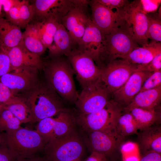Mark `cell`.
Instances as JSON below:
<instances>
[{
    "label": "cell",
    "mask_w": 161,
    "mask_h": 161,
    "mask_svg": "<svg viewBox=\"0 0 161 161\" xmlns=\"http://www.w3.org/2000/svg\"><path fill=\"white\" fill-rule=\"evenodd\" d=\"M42 70L45 80L62 99L75 104L79 96L73 79L75 72L66 57L46 59Z\"/></svg>",
    "instance_id": "obj_1"
},
{
    "label": "cell",
    "mask_w": 161,
    "mask_h": 161,
    "mask_svg": "<svg viewBox=\"0 0 161 161\" xmlns=\"http://www.w3.org/2000/svg\"><path fill=\"white\" fill-rule=\"evenodd\" d=\"M17 96L21 97L30 108L32 123L58 114L66 108L64 100L45 80L40 81L35 87Z\"/></svg>",
    "instance_id": "obj_2"
},
{
    "label": "cell",
    "mask_w": 161,
    "mask_h": 161,
    "mask_svg": "<svg viewBox=\"0 0 161 161\" xmlns=\"http://www.w3.org/2000/svg\"><path fill=\"white\" fill-rule=\"evenodd\" d=\"M4 143L15 159L38 156L46 144L43 137L36 130L21 127L10 132L0 133Z\"/></svg>",
    "instance_id": "obj_3"
},
{
    "label": "cell",
    "mask_w": 161,
    "mask_h": 161,
    "mask_svg": "<svg viewBox=\"0 0 161 161\" xmlns=\"http://www.w3.org/2000/svg\"><path fill=\"white\" fill-rule=\"evenodd\" d=\"M139 47L127 23L104 35L100 67L117 59H123Z\"/></svg>",
    "instance_id": "obj_4"
},
{
    "label": "cell",
    "mask_w": 161,
    "mask_h": 161,
    "mask_svg": "<svg viewBox=\"0 0 161 161\" xmlns=\"http://www.w3.org/2000/svg\"><path fill=\"white\" fill-rule=\"evenodd\" d=\"M44 157L48 161H72L80 159L84 151L82 140L76 131L53 137L45 145Z\"/></svg>",
    "instance_id": "obj_5"
},
{
    "label": "cell",
    "mask_w": 161,
    "mask_h": 161,
    "mask_svg": "<svg viewBox=\"0 0 161 161\" xmlns=\"http://www.w3.org/2000/svg\"><path fill=\"white\" fill-rule=\"evenodd\" d=\"M120 105L109 101L104 108L98 111L88 114L79 113L76 116L77 123L87 132L100 131L117 133L116 125L122 114Z\"/></svg>",
    "instance_id": "obj_6"
},
{
    "label": "cell",
    "mask_w": 161,
    "mask_h": 161,
    "mask_svg": "<svg viewBox=\"0 0 161 161\" xmlns=\"http://www.w3.org/2000/svg\"><path fill=\"white\" fill-rule=\"evenodd\" d=\"M65 56L83 89L101 81V69L89 55L75 47Z\"/></svg>",
    "instance_id": "obj_7"
},
{
    "label": "cell",
    "mask_w": 161,
    "mask_h": 161,
    "mask_svg": "<svg viewBox=\"0 0 161 161\" xmlns=\"http://www.w3.org/2000/svg\"><path fill=\"white\" fill-rule=\"evenodd\" d=\"M38 68L21 67L12 70L0 77L1 81L14 96L23 95L37 86L40 82Z\"/></svg>",
    "instance_id": "obj_8"
},
{
    "label": "cell",
    "mask_w": 161,
    "mask_h": 161,
    "mask_svg": "<svg viewBox=\"0 0 161 161\" xmlns=\"http://www.w3.org/2000/svg\"><path fill=\"white\" fill-rule=\"evenodd\" d=\"M100 69L101 80L112 94L123 86L133 73L140 70L139 66L121 58L114 60Z\"/></svg>",
    "instance_id": "obj_9"
},
{
    "label": "cell",
    "mask_w": 161,
    "mask_h": 161,
    "mask_svg": "<svg viewBox=\"0 0 161 161\" xmlns=\"http://www.w3.org/2000/svg\"><path fill=\"white\" fill-rule=\"evenodd\" d=\"M89 1L76 0L75 4L59 20L68 32L75 45L83 36L90 17L88 13Z\"/></svg>",
    "instance_id": "obj_10"
},
{
    "label": "cell",
    "mask_w": 161,
    "mask_h": 161,
    "mask_svg": "<svg viewBox=\"0 0 161 161\" xmlns=\"http://www.w3.org/2000/svg\"><path fill=\"white\" fill-rule=\"evenodd\" d=\"M110 94L101 80L83 88L75 104L80 114L94 112L107 104Z\"/></svg>",
    "instance_id": "obj_11"
},
{
    "label": "cell",
    "mask_w": 161,
    "mask_h": 161,
    "mask_svg": "<svg viewBox=\"0 0 161 161\" xmlns=\"http://www.w3.org/2000/svg\"><path fill=\"white\" fill-rule=\"evenodd\" d=\"M91 19L103 35L113 29L126 23L125 8L115 11L100 3L96 0L89 1Z\"/></svg>",
    "instance_id": "obj_12"
},
{
    "label": "cell",
    "mask_w": 161,
    "mask_h": 161,
    "mask_svg": "<svg viewBox=\"0 0 161 161\" xmlns=\"http://www.w3.org/2000/svg\"><path fill=\"white\" fill-rule=\"evenodd\" d=\"M125 19L135 41L141 47L147 44L148 20L140 1H134L125 8Z\"/></svg>",
    "instance_id": "obj_13"
},
{
    "label": "cell",
    "mask_w": 161,
    "mask_h": 161,
    "mask_svg": "<svg viewBox=\"0 0 161 161\" xmlns=\"http://www.w3.org/2000/svg\"><path fill=\"white\" fill-rule=\"evenodd\" d=\"M103 42V34L93 23L90 17L83 36L75 47L91 56L100 68Z\"/></svg>",
    "instance_id": "obj_14"
},
{
    "label": "cell",
    "mask_w": 161,
    "mask_h": 161,
    "mask_svg": "<svg viewBox=\"0 0 161 161\" xmlns=\"http://www.w3.org/2000/svg\"><path fill=\"white\" fill-rule=\"evenodd\" d=\"M152 72L145 70L133 73L120 88L113 93L115 102L127 106L140 92L146 79Z\"/></svg>",
    "instance_id": "obj_15"
},
{
    "label": "cell",
    "mask_w": 161,
    "mask_h": 161,
    "mask_svg": "<svg viewBox=\"0 0 161 161\" xmlns=\"http://www.w3.org/2000/svg\"><path fill=\"white\" fill-rule=\"evenodd\" d=\"M88 133V142L92 151L107 157L112 155L119 147L124 139L117 133L93 131Z\"/></svg>",
    "instance_id": "obj_16"
},
{
    "label": "cell",
    "mask_w": 161,
    "mask_h": 161,
    "mask_svg": "<svg viewBox=\"0 0 161 161\" xmlns=\"http://www.w3.org/2000/svg\"><path fill=\"white\" fill-rule=\"evenodd\" d=\"M6 51L10 61L11 71L24 66L35 67L39 70L44 67L45 61L40 56L28 50L22 40L16 46Z\"/></svg>",
    "instance_id": "obj_17"
},
{
    "label": "cell",
    "mask_w": 161,
    "mask_h": 161,
    "mask_svg": "<svg viewBox=\"0 0 161 161\" xmlns=\"http://www.w3.org/2000/svg\"><path fill=\"white\" fill-rule=\"evenodd\" d=\"M75 44L65 27L60 22L54 37L53 41L48 49V59L66 56L75 47Z\"/></svg>",
    "instance_id": "obj_18"
},
{
    "label": "cell",
    "mask_w": 161,
    "mask_h": 161,
    "mask_svg": "<svg viewBox=\"0 0 161 161\" xmlns=\"http://www.w3.org/2000/svg\"><path fill=\"white\" fill-rule=\"evenodd\" d=\"M160 53L161 42L151 41L144 46L136 47L123 59L133 65H145Z\"/></svg>",
    "instance_id": "obj_19"
},
{
    "label": "cell",
    "mask_w": 161,
    "mask_h": 161,
    "mask_svg": "<svg viewBox=\"0 0 161 161\" xmlns=\"http://www.w3.org/2000/svg\"><path fill=\"white\" fill-rule=\"evenodd\" d=\"M140 148L144 152L154 151L161 154V126L153 125L137 133Z\"/></svg>",
    "instance_id": "obj_20"
},
{
    "label": "cell",
    "mask_w": 161,
    "mask_h": 161,
    "mask_svg": "<svg viewBox=\"0 0 161 161\" xmlns=\"http://www.w3.org/2000/svg\"><path fill=\"white\" fill-rule=\"evenodd\" d=\"M161 100V86L139 92L124 108L127 112L134 108L152 109L159 106Z\"/></svg>",
    "instance_id": "obj_21"
},
{
    "label": "cell",
    "mask_w": 161,
    "mask_h": 161,
    "mask_svg": "<svg viewBox=\"0 0 161 161\" xmlns=\"http://www.w3.org/2000/svg\"><path fill=\"white\" fill-rule=\"evenodd\" d=\"M22 34L20 27L0 18V45L5 50L17 45L22 40Z\"/></svg>",
    "instance_id": "obj_22"
},
{
    "label": "cell",
    "mask_w": 161,
    "mask_h": 161,
    "mask_svg": "<svg viewBox=\"0 0 161 161\" xmlns=\"http://www.w3.org/2000/svg\"><path fill=\"white\" fill-rule=\"evenodd\" d=\"M160 107L152 109L132 108L126 112L130 113L137 124L138 129L142 131L155 124L161 123Z\"/></svg>",
    "instance_id": "obj_23"
},
{
    "label": "cell",
    "mask_w": 161,
    "mask_h": 161,
    "mask_svg": "<svg viewBox=\"0 0 161 161\" xmlns=\"http://www.w3.org/2000/svg\"><path fill=\"white\" fill-rule=\"evenodd\" d=\"M76 123V116L65 108L55 118L52 138L64 136L75 131Z\"/></svg>",
    "instance_id": "obj_24"
},
{
    "label": "cell",
    "mask_w": 161,
    "mask_h": 161,
    "mask_svg": "<svg viewBox=\"0 0 161 161\" xmlns=\"http://www.w3.org/2000/svg\"><path fill=\"white\" fill-rule=\"evenodd\" d=\"M61 1V0L30 1V2L32 6L34 14L33 21L41 22L52 17Z\"/></svg>",
    "instance_id": "obj_25"
},
{
    "label": "cell",
    "mask_w": 161,
    "mask_h": 161,
    "mask_svg": "<svg viewBox=\"0 0 161 161\" xmlns=\"http://www.w3.org/2000/svg\"><path fill=\"white\" fill-rule=\"evenodd\" d=\"M21 40L28 50L40 56L47 49L41 42L33 22L29 24L25 28Z\"/></svg>",
    "instance_id": "obj_26"
},
{
    "label": "cell",
    "mask_w": 161,
    "mask_h": 161,
    "mask_svg": "<svg viewBox=\"0 0 161 161\" xmlns=\"http://www.w3.org/2000/svg\"><path fill=\"white\" fill-rule=\"evenodd\" d=\"M40 38L44 45L49 49L52 44L60 22L53 18H49L41 22L32 21Z\"/></svg>",
    "instance_id": "obj_27"
},
{
    "label": "cell",
    "mask_w": 161,
    "mask_h": 161,
    "mask_svg": "<svg viewBox=\"0 0 161 161\" xmlns=\"http://www.w3.org/2000/svg\"><path fill=\"white\" fill-rule=\"evenodd\" d=\"M4 105V108L11 112L21 124L32 123V117L30 110L21 97L14 96L7 104Z\"/></svg>",
    "instance_id": "obj_28"
},
{
    "label": "cell",
    "mask_w": 161,
    "mask_h": 161,
    "mask_svg": "<svg viewBox=\"0 0 161 161\" xmlns=\"http://www.w3.org/2000/svg\"><path fill=\"white\" fill-rule=\"evenodd\" d=\"M115 129L118 135L123 139L127 136L137 134L139 130L134 118L129 112L120 116L117 121Z\"/></svg>",
    "instance_id": "obj_29"
},
{
    "label": "cell",
    "mask_w": 161,
    "mask_h": 161,
    "mask_svg": "<svg viewBox=\"0 0 161 161\" xmlns=\"http://www.w3.org/2000/svg\"><path fill=\"white\" fill-rule=\"evenodd\" d=\"M18 119L8 110L4 109L0 114V132H10L21 126Z\"/></svg>",
    "instance_id": "obj_30"
},
{
    "label": "cell",
    "mask_w": 161,
    "mask_h": 161,
    "mask_svg": "<svg viewBox=\"0 0 161 161\" xmlns=\"http://www.w3.org/2000/svg\"><path fill=\"white\" fill-rule=\"evenodd\" d=\"M148 20L147 37L152 41L161 42V21L160 16L152 17L147 13Z\"/></svg>",
    "instance_id": "obj_31"
},
{
    "label": "cell",
    "mask_w": 161,
    "mask_h": 161,
    "mask_svg": "<svg viewBox=\"0 0 161 161\" xmlns=\"http://www.w3.org/2000/svg\"><path fill=\"white\" fill-rule=\"evenodd\" d=\"M55 118L52 117L44 119L38 122L36 131L44 138L46 144L53 137Z\"/></svg>",
    "instance_id": "obj_32"
},
{
    "label": "cell",
    "mask_w": 161,
    "mask_h": 161,
    "mask_svg": "<svg viewBox=\"0 0 161 161\" xmlns=\"http://www.w3.org/2000/svg\"><path fill=\"white\" fill-rule=\"evenodd\" d=\"M20 27L25 28L34 19V14L32 6L30 1L22 0L19 10Z\"/></svg>",
    "instance_id": "obj_33"
},
{
    "label": "cell",
    "mask_w": 161,
    "mask_h": 161,
    "mask_svg": "<svg viewBox=\"0 0 161 161\" xmlns=\"http://www.w3.org/2000/svg\"><path fill=\"white\" fill-rule=\"evenodd\" d=\"M161 86V70L152 73L144 81L140 92Z\"/></svg>",
    "instance_id": "obj_34"
},
{
    "label": "cell",
    "mask_w": 161,
    "mask_h": 161,
    "mask_svg": "<svg viewBox=\"0 0 161 161\" xmlns=\"http://www.w3.org/2000/svg\"><path fill=\"white\" fill-rule=\"evenodd\" d=\"M21 1L18 0L17 3L5 13V19L12 24L20 27L19 10Z\"/></svg>",
    "instance_id": "obj_35"
},
{
    "label": "cell",
    "mask_w": 161,
    "mask_h": 161,
    "mask_svg": "<svg viewBox=\"0 0 161 161\" xmlns=\"http://www.w3.org/2000/svg\"><path fill=\"white\" fill-rule=\"evenodd\" d=\"M10 71V61L7 51L0 45V77Z\"/></svg>",
    "instance_id": "obj_36"
},
{
    "label": "cell",
    "mask_w": 161,
    "mask_h": 161,
    "mask_svg": "<svg viewBox=\"0 0 161 161\" xmlns=\"http://www.w3.org/2000/svg\"><path fill=\"white\" fill-rule=\"evenodd\" d=\"M96 1L112 10L124 8L130 3L128 0H96Z\"/></svg>",
    "instance_id": "obj_37"
},
{
    "label": "cell",
    "mask_w": 161,
    "mask_h": 161,
    "mask_svg": "<svg viewBox=\"0 0 161 161\" xmlns=\"http://www.w3.org/2000/svg\"><path fill=\"white\" fill-rule=\"evenodd\" d=\"M142 70L151 72L161 70V53L156 56L149 63L145 65L140 66Z\"/></svg>",
    "instance_id": "obj_38"
},
{
    "label": "cell",
    "mask_w": 161,
    "mask_h": 161,
    "mask_svg": "<svg viewBox=\"0 0 161 161\" xmlns=\"http://www.w3.org/2000/svg\"><path fill=\"white\" fill-rule=\"evenodd\" d=\"M14 96L10 90L0 80V103L6 104Z\"/></svg>",
    "instance_id": "obj_39"
},
{
    "label": "cell",
    "mask_w": 161,
    "mask_h": 161,
    "mask_svg": "<svg viewBox=\"0 0 161 161\" xmlns=\"http://www.w3.org/2000/svg\"><path fill=\"white\" fill-rule=\"evenodd\" d=\"M143 9L147 13V12L154 11L157 8L158 1L152 0H140Z\"/></svg>",
    "instance_id": "obj_40"
},
{
    "label": "cell",
    "mask_w": 161,
    "mask_h": 161,
    "mask_svg": "<svg viewBox=\"0 0 161 161\" xmlns=\"http://www.w3.org/2000/svg\"><path fill=\"white\" fill-rule=\"evenodd\" d=\"M15 160L5 144H0V161H14Z\"/></svg>",
    "instance_id": "obj_41"
},
{
    "label": "cell",
    "mask_w": 161,
    "mask_h": 161,
    "mask_svg": "<svg viewBox=\"0 0 161 161\" xmlns=\"http://www.w3.org/2000/svg\"><path fill=\"white\" fill-rule=\"evenodd\" d=\"M139 161H161V154L154 151L145 152Z\"/></svg>",
    "instance_id": "obj_42"
},
{
    "label": "cell",
    "mask_w": 161,
    "mask_h": 161,
    "mask_svg": "<svg viewBox=\"0 0 161 161\" xmlns=\"http://www.w3.org/2000/svg\"><path fill=\"white\" fill-rule=\"evenodd\" d=\"M84 161H108L105 155L94 151H92L90 155Z\"/></svg>",
    "instance_id": "obj_43"
},
{
    "label": "cell",
    "mask_w": 161,
    "mask_h": 161,
    "mask_svg": "<svg viewBox=\"0 0 161 161\" xmlns=\"http://www.w3.org/2000/svg\"><path fill=\"white\" fill-rule=\"evenodd\" d=\"M18 1L16 0H0V2L5 13L16 4Z\"/></svg>",
    "instance_id": "obj_44"
},
{
    "label": "cell",
    "mask_w": 161,
    "mask_h": 161,
    "mask_svg": "<svg viewBox=\"0 0 161 161\" xmlns=\"http://www.w3.org/2000/svg\"><path fill=\"white\" fill-rule=\"evenodd\" d=\"M14 161H48L44 157L38 156L29 158H18L15 159Z\"/></svg>",
    "instance_id": "obj_45"
},
{
    "label": "cell",
    "mask_w": 161,
    "mask_h": 161,
    "mask_svg": "<svg viewBox=\"0 0 161 161\" xmlns=\"http://www.w3.org/2000/svg\"><path fill=\"white\" fill-rule=\"evenodd\" d=\"M2 6L0 2V18L3 17L2 13Z\"/></svg>",
    "instance_id": "obj_46"
},
{
    "label": "cell",
    "mask_w": 161,
    "mask_h": 161,
    "mask_svg": "<svg viewBox=\"0 0 161 161\" xmlns=\"http://www.w3.org/2000/svg\"><path fill=\"white\" fill-rule=\"evenodd\" d=\"M4 105L0 103V114L4 109Z\"/></svg>",
    "instance_id": "obj_47"
},
{
    "label": "cell",
    "mask_w": 161,
    "mask_h": 161,
    "mask_svg": "<svg viewBox=\"0 0 161 161\" xmlns=\"http://www.w3.org/2000/svg\"><path fill=\"white\" fill-rule=\"evenodd\" d=\"M3 143H4L1 134H0V144Z\"/></svg>",
    "instance_id": "obj_48"
},
{
    "label": "cell",
    "mask_w": 161,
    "mask_h": 161,
    "mask_svg": "<svg viewBox=\"0 0 161 161\" xmlns=\"http://www.w3.org/2000/svg\"><path fill=\"white\" fill-rule=\"evenodd\" d=\"M72 161H81L80 160V159H77L76 160H72Z\"/></svg>",
    "instance_id": "obj_49"
}]
</instances>
